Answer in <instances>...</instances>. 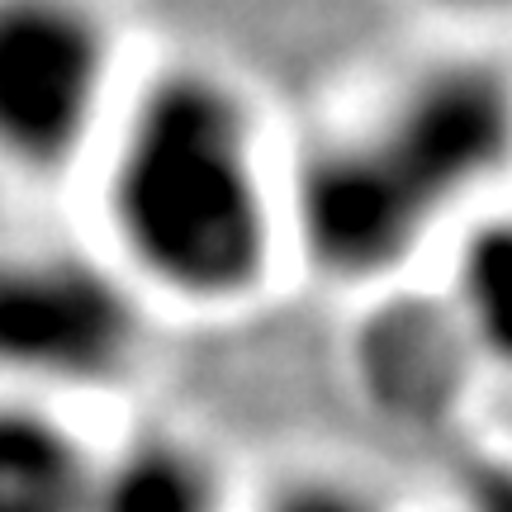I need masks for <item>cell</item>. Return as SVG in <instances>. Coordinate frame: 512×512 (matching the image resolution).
<instances>
[{
    "label": "cell",
    "instance_id": "3",
    "mask_svg": "<svg viewBox=\"0 0 512 512\" xmlns=\"http://www.w3.org/2000/svg\"><path fill=\"white\" fill-rule=\"evenodd\" d=\"M114 53L95 0H0V166L67 171L105 124Z\"/></svg>",
    "mask_w": 512,
    "mask_h": 512
},
{
    "label": "cell",
    "instance_id": "7",
    "mask_svg": "<svg viewBox=\"0 0 512 512\" xmlns=\"http://www.w3.org/2000/svg\"><path fill=\"white\" fill-rule=\"evenodd\" d=\"M228 479L204 441L147 427L95 460L91 512H223Z\"/></svg>",
    "mask_w": 512,
    "mask_h": 512
},
{
    "label": "cell",
    "instance_id": "10",
    "mask_svg": "<svg viewBox=\"0 0 512 512\" xmlns=\"http://www.w3.org/2000/svg\"><path fill=\"white\" fill-rule=\"evenodd\" d=\"M470 512H512V470L470 479Z\"/></svg>",
    "mask_w": 512,
    "mask_h": 512
},
{
    "label": "cell",
    "instance_id": "5",
    "mask_svg": "<svg viewBox=\"0 0 512 512\" xmlns=\"http://www.w3.org/2000/svg\"><path fill=\"white\" fill-rule=\"evenodd\" d=\"M375 133L446 214L512 162V81L475 57L432 62L403 81Z\"/></svg>",
    "mask_w": 512,
    "mask_h": 512
},
{
    "label": "cell",
    "instance_id": "2",
    "mask_svg": "<svg viewBox=\"0 0 512 512\" xmlns=\"http://www.w3.org/2000/svg\"><path fill=\"white\" fill-rule=\"evenodd\" d=\"M143 332L128 275L72 247H0V389H110L138 366Z\"/></svg>",
    "mask_w": 512,
    "mask_h": 512
},
{
    "label": "cell",
    "instance_id": "4",
    "mask_svg": "<svg viewBox=\"0 0 512 512\" xmlns=\"http://www.w3.org/2000/svg\"><path fill=\"white\" fill-rule=\"evenodd\" d=\"M437 219L441 209L375 128L309 147L285 195V223L299 252L313 271L347 285L403 271Z\"/></svg>",
    "mask_w": 512,
    "mask_h": 512
},
{
    "label": "cell",
    "instance_id": "1",
    "mask_svg": "<svg viewBox=\"0 0 512 512\" xmlns=\"http://www.w3.org/2000/svg\"><path fill=\"white\" fill-rule=\"evenodd\" d=\"M105 214L128 275L185 309H233L266 285L285 214L233 76L209 62L147 76L114 128Z\"/></svg>",
    "mask_w": 512,
    "mask_h": 512
},
{
    "label": "cell",
    "instance_id": "8",
    "mask_svg": "<svg viewBox=\"0 0 512 512\" xmlns=\"http://www.w3.org/2000/svg\"><path fill=\"white\" fill-rule=\"evenodd\" d=\"M451 309L460 337L512 370V219H484L460 242Z\"/></svg>",
    "mask_w": 512,
    "mask_h": 512
},
{
    "label": "cell",
    "instance_id": "9",
    "mask_svg": "<svg viewBox=\"0 0 512 512\" xmlns=\"http://www.w3.org/2000/svg\"><path fill=\"white\" fill-rule=\"evenodd\" d=\"M266 512H380L366 498V489H356L347 479L332 475H299L285 479L271 494Z\"/></svg>",
    "mask_w": 512,
    "mask_h": 512
},
{
    "label": "cell",
    "instance_id": "6",
    "mask_svg": "<svg viewBox=\"0 0 512 512\" xmlns=\"http://www.w3.org/2000/svg\"><path fill=\"white\" fill-rule=\"evenodd\" d=\"M95 460L48 399L0 389V512H91Z\"/></svg>",
    "mask_w": 512,
    "mask_h": 512
}]
</instances>
